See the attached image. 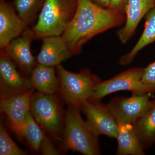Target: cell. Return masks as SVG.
Here are the masks:
<instances>
[{
	"label": "cell",
	"instance_id": "obj_1",
	"mask_svg": "<svg viewBox=\"0 0 155 155\" xmlns=\"http://www.w3.org/2000/svg\"><path fill=\"white\" fill-rule=\"evenodd\" d=\"M76 11L62 37L72 55L79 54L96 35L125 22V14L100 7L91 0H77Z\"/></svg>",
	"mask_w": 155,
	"mask_h": 155
},
{
	"label": "cell",
	"instance_id": "obj_2",
	"mask_svg": "<svg viewBox=\"0 0 155 155\" xmlns=\"http://www.w3.org/2000/svg\"><path fill=\"white\" fill-rule=\"evenodd\" d=\"M77 0H45L36 25L31 30L35 38L61 35L72 20Z\"/></svg>",
	"mask_w": 155,
	"mask_h": 155
},
{
	"label": "cell",
	"instance_id": "obj_3",
	"mask_svg": "<svg viewBox=\"0 0 155 155\" xmlns=\"http://www.w3.org/2000/svg\"><path fill=\"white\" fill-rule=\"evenodd\" d=\"M80 111L68 105L64 119L63 147L66 150H71L84 155L101 154L98 137L89 130Z\"/></svg>",
	"mask_w": 155,
	"mask_h": 155
},
{
	"label": "cell",
	"instance_id": "obj_4",
	"mask_svg": "<svg viewBox=\"0 0 155 155\" xmlns=\"http://www.w3.org/2000/svg\"><path fill=\"white\" fill-rule=\"evenodd\" d=\"M57 72L59 82L58 94L68 105L81 111L101 81L87 69L74 73L68 71L61 64L57 67Z\"/></svg>",
	"mask_w": 155,
	"mask_h": 155
},
{
	"label": "cell",
	"instance_id": "obj_5",
	"mask_svg": "<svg viewBox=\"0 0 155 155\" xmlns=\"http://www.w3.org/2000/svg\"><path fill=\"white\" fill-rule=\"evenodd\" d=\"M30 112L38 125L52 138L60 140L64 131L63 111L54 95L33 94Z\"/></svg>",
	"mask_w": 155,
	"mask_h": 155
},
{
	"label": "cell",
	"instance_id": "obj_6",
	"mask_svg": "<svg viewBox=\"0 0 155 155\" xmlns=\"http://www.w3.org/2000/svg\"><path fill=\"white\" fill-rule=\"evenodd\" d=\"M143 72V68H132L109 80L100 81L88 100L101 101L108 95L122 91H130L133 94L155 92V87L142 81Z\"/></svg>",
	"mask_w": 155,
	"mask_h": 155
},
{
	"label": "cell",
	"instance_id": "obj_7",
	"mask_svg": "<svg viewBox=\"0 0 155 155\" xmlns=\"http://www.w3.org/2000/svg\"><path fill=\"white\" fill-rule=\"evenodd\" d=\"M81 110L86 116L85 123L91 133L97 137L104 135L116 138L118 123L108 104H104L100 101L87 100Z\"/></svg>",
	"mask_w": 155,
	"mask_h": 155
},
{
	"label": "cell",
	"instance_id": "obj_8",
	"mask_svg": "<svg viewBox=\"0 0 155 155\" xmlns=\"http://www.w3.org/2000/svg\"><path fill=\"white\" fill-rule=\"evenodd\" d=\"M149 94L115 97L108 104L118 123L135 124L152 107Z\"/></svg>",
	"mask_w": 155,
	"mask_h": 155
},
{
	"label": "cell",
	"instance_id": "obj_9",
	"mask_svg": "<svg viewBox=\"0 0 155 155\" xmlns=\"http://www.w3.org/2000/svg\"><path fill=\"white\" fill-rule=\"evenodd\" d=\"M33 89L17 94H1V112L8 116L12 130L20 140L25 117L30 112Z\"/></svg>",
	"mask_w": 155,
	"mask_h": 155
},
{
	"label": "cell",
	"instance_id": "obj_10",
	"mask_svg": "<svg viewBox=\"0 0 155 155\" xmlns=\"http://www.w3.org/2000/svg\"><path fill=\"white\" fill-rule=\"evenodd\" d=\"M34 38L32 30L26 28L5 49L7 54L26 75H31L37 65V60L31 50V42Z\"/></svg>",
	"mask_w": 155,
	"mask_h": 155
},
{
	"label": "cell",
	"instance_id": "obj_11",
	"mask_svg": "<svg viewBox=\"0 0 155 155\" xmlns=\"http://www.w3.org/2000/svg\"><path fill=\"white\" fill-rule=\"evenodd\" d=\"M0 79L1 94H17L32 88L30 79L21 76L5 51L1 53Z\"/></svg>",
	"mask_w": 155,
	"mask_h": 155
},
{
	"label": "cell",
	"instance_id": "obj_12",
	"mask_svg": "<svg viewBox=\"0 0 155 155\" xmlns=\"http://www.w3.org/2000/svg\"><path fill=\"white\" fill-rule=\"evenodd\" d=\"M27 24L4 0L0 3V48L5 49L12 41L20 36Z\"/></svg>",
	"mask_w": 155,
	"mask_h": 155
},
{
	"label": "cell",
	"instance_id": "obj_13",
	"mask_svg": "<svg viewBox=\"0 0 155 155\" xmlns=\"http://www.w3.org/2000/svg\"><path fill=\"white\" fill-rule=\"evenodd\" d=\"M155 6V0H127L125 24L117 34L122 43H126L130 40L143 17Z\"/></svg>",
	"mask_w": 155,
	"mask_h": 155
},
{
	"label": "cell",
	"instance_id": "obj_14",
	"mask_svg": "<svg viewBox=\"0 0 155 155\" xmlns=\"http://www.w3.org/2000/svg\"><path fill=\"white\" fill-rule=\"evenodd\" d=\"M42 39V45L36 58L39 64L57 67L73 55L62 35L48 36Z\"/></svg>",
	"mask_w": 155,
	"mask_h": 155
},
{
	"label": "cell",
	"instance_id": "obj_15",
	"mask_svg": "<svg viewBox=\"0 0 155 155\" xmlns=\"http://www.w3.org/2000/svg\"><path fill=\"white\" fill-rule=\"evenodd\" d=\"M116 154L143 155L144 148L136 130L134 124L118 123Z\"/></svg>",
	"mask_w": 155,
	"mask_h": 155
},
{
	"label": "cell",
	"instance_id": "obj_16",
	"mask_svg": "<svg viewBox=\"0 0 155 155\" xmlns=\"http://www.w3.org/2000/svg\"><path fill=\"white\" fill-rule=\"evenodd\" d=\"M54 67L37 64L31 75V87L45 94L54 95L58 92L59 80Z\"/></svg>",
	"mask_w": 155,
	"mask_h": 155
},
{
	"label": "cell",
	"instance_id": "obj_17",
	"mask_svg": "<svg viewBox=\"0 0 155 155\" xmlns=\"http://www.w3.org/2000/svg\"><path fill=\"white\" fill-rule=\"evenodd\" d=\"M145 18L144 29L141 36L131 51L120 59L121 65L130 64L140 51L155 41V6L149 11Z\"/></svg>",
	"mask_w": 155,
	"mask_h": 155
},
{
	"label": "cell",
	"instance_id": "obj_18",
	"mask_svg": "<svg viewBox=\"0 0 155 155\" xmlns=\"http://www.w3.org/2000/svg\"><path fill=\"white\" fill-rule=\"evenodd\" d=\"M134 125L143 148H147L155 142V102Z\"/></svg>",
	"mask_w": 155,
	"mask_h": 155
},
{
	"label": "cell",
	"instance_id": "obj_19",
	"mask_svg": "<svg viewBox=\"0 0 155 155\" xmlns=\"http://www.w3.org/2000/svg\"><path fill=\"white\" fill-rule=\"evenodd\" d=\"M45 136L38 123L36 122L31 112H29L23 123L21 140L25 139L31 148L38 152Z\"/></svg>",
	"mask_w": 155,
	"mask_h": 155
},
{
	"label": "cell",
	"instance_id": "obj_20",
	"mask_svg": "<svg viewBox=\"0 0 155 155\" xmlns=\"http://www.w3.org/2000/svg\"><path fill=\"white\" fill-rule=\"evenodd\" d=\"M44 2L43 0H16L15 5L18 15L28 25L34 19Z\"/></svg>",
	"mask_w": 155,
	"mask_h": 155
},
{
	"label": "cell",
	"instance_id": "obj_21",
	"mask_svg": "<svg viewBox=\"0 0 155 155\" xmlns=\"http://www.w3.org/2000/svg\"><path fill=\"white\" fill-rule=\"evenodd\" d=\"M27 153L21 149L11 139L2 123L0 125V155H25Z\"/></svg>",
	"mask_w": 155,
	"mask_h": 155
},
{
	"label": "cell",
	"instance_id": "obj_22",
	"mask_svg": "<svg viewBox=\"0 0 155 155\" xmlns=\"http://www.w3.org/2000/svg\"><path fill=\"white\" fill-rule=\"evenodd\" d=\"M142 81L155 87V61L143 69Z\"/></svg>",
	"mask_w": 155,
	"mask_h": 155
},
{
	"label": "cell",
	"instance_id": "obj_23",
	"mask_svg": "<svg viewBox=\"0 0 155 155\" xmlns=\"http://www.w3.org/2000/svg\"><path fill=\"white\" fill-rule=\"evenodd\" d=\"M40 150L43 155H58L59 153L46 136H45L40 147Z\"/></svg>",
	"mask_w": 155,
	"mask_h": 155
},
{
	"label": "cell",
	"instance_id": "obj_24",
	"mask_svg": "<svg viewBox=\"0 0 155 155\" xmlns=\"http://www.w3.org/2000/svg\"><path fill=\"white\" fill-rule=\"evenodd\" d=\"M127 0H110V9L125 14Z\"/></svg>",
	"mask_w": 155,
	"mask_h": 155
},
{
	"label": "cell",
	"instance_id": "obj_25",
	"mask_svg": "<svg viewBox=\"0 0 155 155\" xmlns=\"http://www.w3.org/2000/svg\"><path fill=\"white\" fill-rule=\"evenodd\" d=\"M95 4L105 8L110 9V0H91Z\"/></svg>",
	"mask_w": 155,
	"mask_h": 155
}]
</instances>
